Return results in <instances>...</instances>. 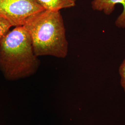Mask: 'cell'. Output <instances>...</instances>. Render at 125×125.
<instances>
[{"mask_svg":"<svg viewBox=\"0 0 125 125\" xmlns=\"http://www.w3.org/2000/svg\"><path fill=\"white\" fill-rule=\"evenodd\" d=\"M23 27L30 36L37 57L66 58L68 42L60 11L44 9L31 16Z\"/></svg>","mask_w":125,"mask_h":125,"instance_id":"1","label":"cell"},{"mask_svg":"<svg viewBox=\"0 0 125 125\" xmlns=\"http://www.w3.org/2000/svg\"><path fill=\"white\" fill-rule=\"evenodd\" d=\"M37 57L30 36L23 26L9 31L0 43V70L8 80L35 73L39 65Z\"/></svg>","mask_w":125,"mask_h":125,"instance_id":"2","label":"cell"},{"mask_svg":"<svg viewBox=\"0 0 125 125\" xmlns=\"http://www.w3.org/2000/svg\"><path fill=\"white\" fill-rule=\"evenodd\" d=\"M44 9L36 0H0V16L12 27L23 26L32 15Z\"/></svg>","mask_w":125,"mask_h":125,"instance_id":"3","label":"cell"},{"mask_svg":"<svg viewBox=\"0 0 125 125\" xmlns=\"http://www.w3.org/2000/svg\"><path fill=\"white\" fill-rule=\"evenodd\" d=\"M118 4L122 5L123 9L116 19L115 25L118 28L125 29V0H92L91 2L93 10L103 12L107 15H109L114 12Z\"/></svg>","mask_w":125,"mask_h":125,"instance_id":"4","label":"cell"},{"mask_svg":"<svg viewBox=\"0 0 125 125\" xmlns=\"http://www.w3.org/2000/svg\"><path fill=\"white\" fill-rule=\"evenodd\" d=\"M44 9L60 11L75 6L76 0H36Z\"/></svg>","mask_w":125,"mask_h":125,"instance_id":"5","label":"cell"},{"mask_svg":"<svg viewBox=\"0 0 125 125\" xmlns=\"http://www.w3.org/2000/svg\"><path fill=\"white\" fill-rule=\"evenodd\" d=\"M12 27L10 23L0 16V43Z\"/></svg>","mask_w":125,"mask_h":125,"instance_id":"6","label":"cell"},{"mask_svg":"<svg viewBox=\"0 0 125 125\" xmlns=\"http://www.w3.org/2000/svg\"><path fill=\"white\" fill-rule=\"evenodd\" d=\"M119 72L121 77V85L125 93V57L119 67Z\"/></svg>","mask_w":125,"mask_h":125,"instance_id":"7","label":"cell"}]
</instances>
